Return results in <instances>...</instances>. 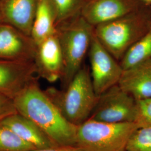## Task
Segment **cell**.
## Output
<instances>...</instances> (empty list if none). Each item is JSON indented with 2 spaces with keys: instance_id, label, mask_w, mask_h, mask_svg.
Segmentation results:
<instances>
[{
  "instance_id": "6da1fadb",
  "label": "cell",
  "mask_w": 151,
  "mask_h": 151,
  "mask_svg": "<svg viewBox=\"0 0 151 151\" xmlns=\"http://www.w3.org/2000/svg\"><path fill=\"white\" fill-rule=\"evenodd\" d=\"M13 100L17 113L37 124L56 146H76L77 126L63 116L41 89L38 79Z\"/></svg>"
},
{
  "instance_id": "7a4b0ae2",
  "label": "cell",
  "mask_w": 151,
  "mask_h": 151,
  "mask_svg": "<svg viewBox=\"0 0 151 151\" xmlns=\"http://www.w3.org/2000/svg\"><path fill=\"white\" fill-rule=\"evenodd\" d=\"M151 29V5L119 19L94 27V34L103 46L120 62L128 49Z\"/></svg>"
},
{
  "instance_id": "3957f363",
  "label": "cell",
  "mask_w": 151,
  "mask_h": 151,
  "mask_svg": "<svg viewBox=\"0 0 151 151\" xmlns=\"http://www.w3.org/2000/svg\"><path fill=\"white\" fill-rule=\"evenodd\" d=\"M44 91L65 118L77 126L89 119L99 97L93 86L90 70L85 65L63 90L49 87Z\"/></svg>"
},
{
  "instance_id": "277c9868",
  "label": "cell",
  "mask_w": 151,
  "mask_h": 151,
  "mask_svg": "<svg viewBox=\"0 0 151 151\" xmlns=\"http://www.w3.org/2000/svg\"><path fill=\"white\" fill-rule=\"evenodd\" d=\"M138 128L134 122L109 123L89 118L77 126L76 147L82 151H126Z\"/></svg>"
},
{
  "instance_id": "5b68a950",
  "label": "cell",
  "mask_w": 151,
  "mask_h": 151,
  "mask_svg": "<svg viewBox=\"0 0 151 151\" xmlns=\"http://www.w3.org/2000/svg\"><path fill=\"white\" fill-rule=\"evenodd\" d=\"M57 30L64 60L65 70L60 81L65 88L83 66L94 33V27L80 15L60 25Z\"/></svg>"
},
{
  "instance_id": "8992f818",
  "label": "cell",
  "mask_w": 151,
  "mask_h": 151,
  "mask_svg": "<svg viewBox=\"0 0 151 151\" xmlns=\"http://www.w3.org/2000/svg\"><path fill=\"white\" fill-rule=\"evenodd\" d=\"M137 114L136 100L115 85L99 97L89 118L109 123L134 122Z\"/></svg>"
},
{
  "instance_id": "52a82bcc",
  "label": "cell",
  "mask_w": 151,
  "mask_h": 151,
  "mask_svg": "<svg viewBox=\"0 0 151 151\" xmlns=\"http://www.w3.org/2000/svg\"><path fill=\"white\" fill-rule=\"evenodd\" d=\"M88 54L93 86L96 94L99 96L118 84L124 70L119 61L98 40L94 33Z\"/></svg>"
},
{
  "instance_id": "ba28073f",
  "label": "cell",
  "mask_w": 151,
  "mask_h": 151,
  "mask_svg": "<svg viewBox=\"0 0 151 151\" xmlns=\"http://www.w3.org/2000/svg\"><path fill=\"white\" fill-rule=\"evenodd\" d=\"M145 4L141 0H85L81 15L95 27L125 16Z\"/></svg>"
},
{
  "instance_id": "9c48e42d",
  "label": "cell",
  "mask_w": 151,
  "mask_h": 151,
  "mask_svg": "<svg viewBox=\"0 0 151 151\" xmlns=\"http://www.w3.org/2000/svg\"><path fill=\"white\" fill-rule=\"evenodd\" d=\"M37 49L31 36L9 24L0 23V60L34 62Z\"/></svg>"
},
{
  "instance_id": "30bf717a",
  "label": "cell",
  "mask_w": 151,
  "mask_h": 151,
  "mask_svg": "<svg viewBox=\"0 0 151 151\" xmlns=\"http://www.w3.org/2000/svg\"><path fill=\"white\" fill-rule=\"evenodd\" d=\"M34 62L0 60V94L14 99L38 79Z\"/></svg>"
},
{
  "instance_id": "8fae6325",
  "label": "cell",
  "mask_w": 151,
  "mask_h": 151,
  "mask_svg": "<svg viewBox=\"0 0 151 151\" xmlns=\"http://www.w3.org/2000/svg\"><path fill=\"white\" fill-rule=\"evenodd\" d=\"M34 63L38 77L50 83L61 80L65 65L57 33L37 45Z\"/></svg>"
},
{
  "instance_id": "7c38bea8",
  "label": "cell",
  "mask_w": 151,
  "mask_h": 151,
  "mask_svg": "<svg viewBox=\"0 0 151 151\" xmlns=\"http://www.w3.org/2000/svg\"><path fill=\"white\" fill-rule=\"evenodd\" d=\"M40 0H0L2 22L31 36Z\"/></svg>"
},
{
  "instance_id": "4fadbf2b",
  "label": "cell",
  "mask_w": 151,
  "mask_h": 151,
  "mask_svg": "<svg viewBox=\"0 0 151 151\" xmlns=\"http://www.w3.org/2000/svg\"><path fill=\"white\" fill-rule=\"evenodd\" d=\"M118 85L135 100L151 97V58L124 70Z\"/></svg>"
},
{
  "instance_id": "5bb4252c",
  "label": "cell",
  "mask_w": 151,
  "mask_h": 151,
  "mask_svg": "<svg viewBox=\"0 0 151 151\" xmlns=\"http://www.w3.org/2000/svg\"><path fill=\"white\" fill-rule=\"evenodd\" d=\"M0 123L37 149L56 146L37 124L20 114L17 113L9 116L1 121Z\"/></svg>"
},
{
  "instance_id": "9a60e30c",
  "label": "cell",
  "mask_w": 151,
  "mask_h": 151,
  "mask_svg": "<svg viewBox=\"0 0 151 151\" xmlns=\"http://www.w3.org/2000/svg\"><path fill=\"white\" fill-rule=\"evenodd\" d=\"M57 31L54 11L49 0H40L32 24V38L38 45Z\"/></svg>"
},
{
  "instance_id": "2e32d148",
  "label": "cell",
  "mask_w": 151,
  "mask_h": 151,
  "mask_svg": "<svg viewBox=\"0 0 151 151\" xmlns=\"http://www.w3.org/2000/svg\"><path fill=\"white\" fill-rule=\"evenodd\" d=\"M151 58V29L133 44L120 60L125 70Z\"/></svg>"
},
{
  "instance_id": "e0dca14e",
  "label": "cell",
  "mask_w": 151,
  "mask_h": 151,
  "mask_svg": "<svg viewBox=\"0 0 151 151\" xmlns=\"http://www.w3.org/2000/svg\"><path fill=\"white\" fill-rule=\"evenodd\" d=\"M54 11L57 27L81 15L85 0H49Z\"/></svg>"
},
{
  "instance_id": "ac0fdd59",
  "label": "cell",
  "mask_w": 151,
  "mask_h": 151,
  "mask_svg": "<svg viewBox=\"0 0 151 151\" xmlns=\"http://www.w3.org/2000/svg\"><path fill=\"white\" fill-rule=\"evenodd\" d=\"M36 149L0 123V151H28Z\"/></svg>"
},
{
  "instance_id": "d6986e66",
  "label": "cell",
  "mask_w": 151,
  "mask_h": 151,
  "mask_svg": "<svg viewBox=\"0 0 151 151\" xmlns=\"http://www.w3.org/2000/svg\"><path fill=\"white\" fill-rule=\"evenodd\" d=\"M126 151H151V127L136 130L130 138Z\"/></svg>"
},
{
  "instance_id": "ffe728a7",
  "label": "cell",
  "mask_w": 151,
  "mask_h": 151,
  "mask_svg": "<svg viewBox=\"0 0 151 151\" xmlns=\"http://www.w3.org/2000/svg\"><path fill=\"white\" fill-rule=\"evenodd\" d=\"M137 114L134 123L138 128L151 127V97L136 100Z\"/></svg>"
},
{
  "instance_id": "44dd1931",
  "label": "cell",
  "mask_w": 151,
  "mask_h": 151,
  "mask_svg": "<svg viewBox=\"0 0 151 151\" xmlns=\"http://www.w3.org/2000/svg\"><path fill=\"white\" fill-rule=\"evenodd\" d=\"M17 113L14 100L0 94V122L9 116Z\"/></svg>"
},
{
  "instance_id": "7402d4cb",
  "label": "cell",
  "mask_w": 151,
  "mask_h": 151,
  "mask_svg": "<svg viewBox=\"0 0 151 151\" xmlns=\"http://www.w3.org/2000/svg\"><path fill=\"white\" fill-rule=\"evenodd\" d=\"M28 151H82L80 148L76 146H56L43 148V149H36L34 150Z\"/></svg>"
},
{
  "instance_id": "603a6c76",
  "label": "cell",
  "mask_w": 151,
  "mask_h": 151,
  "mask_svg": "<svg viewBox=\"0 0 151 151\" xmlns=\"http://www.w3.org/2000/svg\"><path fill=\"white\" fill-rule=\"evenodd\" d=\"M143 1L145 4L147 5H151V0H141Z\"/></svg>"
},
{
  "instance_id": "cb8c5ba5",
  "label": "cell",
  "mask_w": 151,
  "mask_h": 151,
  "mask_svg": "<svg viewBox=\"0 0 151 151\" xmlns=\"http://www.w3.org/2000/svg\"><path fill=\"white\" fill-rule=\"evenodd\" d=\"M2 22V17H1V14H0V23Z\"/></svg>"
}]
</instances>
